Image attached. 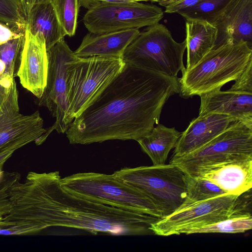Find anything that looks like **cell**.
<instances>
[{
	"label": "cell",
	"mask_w": 252,
	"mask_h": 252,
	"mask_svg": "<svg viewBox=\"0 0 252 252\" xmlns=\"http://www.w3.org/2000/svg\"><path fill=\"white\" fill-rule=\"evenodd\" d=\"M202 0H173L166 3H159L165 7L166 13H178L186 11L197 5Z\"/></svg>",
	"instance_id": "29"
},
{
	"label": "cell",
	"mask_w": 252,
	"mask_h": 252,
	"mask_svg": "<svg viewBox=\"0 0 252 252\" xmlns=\"http://www.w3.org/2000/svg\"><path fill=\"white\" fill-rule=\"evenodd\" d=\"M173 0H155L154 2H158L159 3H166L171 1Z\"/></svg>",
	"instance_id": "35"
},
{
	"label": "cell",
	"mask_w": 252,
	"mask_h": 252,
	"mask_svg": "<svg viewBox=\"0 0 252 252\" xmlns=\"http://www.w3.org/2000/svg\"><path fill=\"white\" fill-rule=\"evenodd\" d=\"M252 228V214L232 216L216 222L196 228L184 230L181 234L239 233Z\"/></svg>",
	"instance_id": "22"
},
{
	"label": "cell",
	"mask_w": 252,
	"mask_h": 252,
	"mask_svg": "<svg viewBox=\"0 0 252 252\" xmlns=\"http://www.w3.org/2000/svg\"><path fill=\"white\" fill-rule=\"evenodd\" d=\"M130 2H138L141 1H151L154 2L155 0H127Z\"/></svg>",
	"instance_id": "36"
},
{
	"label": "cell",
	"mask_w": 252,
	"mask_h": 252,
	"mask_svg": "<svg viewBox=\"0 0 252 252\" xmlns=\"http://www.w3.org/2000/svg\"><path fill=\"white\" fill-rule=\"evenodd\" d=\"M178 78L126 64L65 132L71 144L111 140L137 141L158 124L168 98L179 93Z\"/></svg>",
	"instance_id": "1"
},
{
	"label": "cell",
	"mask_w": 252,
	"mask_h": 252,
	"mask_svg": "<svg viewBox=\"0 0 252 252\" xmlns=\"http://www.w3.org/2000/svg\"><path fill=\"white\" fill-rule=\"evenodd\" d=\"M237 122L230 116L219 113L199 114L190 122L179 138L172 157H181L202 147Z\"/></svg>",
	"instance_id": "13"
},
{
	"label": "cell",
	"mask_w": 252,
	"mask_h": 252,
	"mask_svg": "<svg viewBox=\"0 0 252 252\" xmlns=\"http://www.w3.org/2000/svg\"><path fill=\"white\" fill-rule=\"evenodd\" d=\"M27 12L23 0H0V23L16 32H25Z\"/></svg>",
	"instance_id": "24"
},
{
	"label": "cell",
	"mask_w": 252,
	"mask_h": 252,
	"mask_svg": "<svg viewBox=\"0 0 252 252\" xmlns=\"http://www.w3.org/2000/svg\"><path fill=\"white\" fill-rule=\"evenodd\" d=\"M52 3L66 35L73 36L77 26L78 0H52Z\"/></svg>",
	"instance_id": "26"
},
{
	"label": "cell",
	"mask_w": 252,
	"mask_h": 252,
	"mask_svg": "<svg viewBox=\"0 0 252 252\" xmlns=\"http://www.w3.org/2000/svg\"><path fill=\"white\" fill-rule=\"evenodd\" d=\"M224 194L227 193L210 181L199 176L187 175L186 199L178 209Z\"/></svg>",
	"instance_id": "23"
},
{
	"label": "cell",
	"mask_w": 252,
	"mask_h": 252,
	"mask_svg": "<svg viewBox=\"0 0 252 252\" xmlns=\"http://www.w3.org/2000/svg\"><path fill=\"white\" fill-rule=\"evenodd\" d=\"M20 179L21 175L17 172L2 171L0 175V220L10 211L9 191Z\"/></svg>",
	"instance_id": "27"
},
{
	"label": "cell",
	"mask_w": 252,
	"mask_h": 252,
	"mask_svg": "<svg viewBox=\"0 0 252 252\" xmlns=\"http://www.w3.org/2000/svg\"><path fill=\"white\" fill-rule=\"evenodd\" d=\"M25 33L0 45V87L10 89L17 76Z\"/></svg>",
	"instance_id": "21"
},
{
	"label": "cell",
	"mask_w": 252,
	"mask_h": 252,
	"mask_svg": "<svg viewBox=\"0 0 252 252\" xmlns=\"http://www.w3.org/2000/svg\"><path fill=\"white\" fill-rule=\"evenodd\" d=\"M233 0H202L197 5L179 14L186 19H198L210 23L222 13Z\"/></svg>",
	"instance_id": "25"
},
{
	"label": "cell",
	"mask_w": 252,
	"mask_h": 252,
	"mask_svg": "<svg viewBox=\"0 0 252 252\" xmlns=\"http://www.w3.org/2000/svg\"><path fill=\"white\" fill-rule=\"evenodd\" d=\"M139 29L94 33L89 32L74 52L78 57H121L127 46L139 35Z\"/></svg>",
	"instance_id": "16"
},
{
	"label": "cell",
	"mask_w": 252,
	"mask_h": 252,
	"mask_svg": "<svg viewBox=\"0 0 252 252\" xmlns=\"http://www.w3.org/2000/svg\"><path fill=\"white\" fill-rule=\"evenodd\" d=\"M197 176L207 179L226 193L240 195L252 188V158L219 165Z\"/></svg>",
	"instance_id": "17"
},
{
	"label": "cell",
	"mask_w": 252,
	"mask_h": 252,
	"mask_svg": "<svg viewBox=\"0 0 252 252\" xmlns=\"http://www.w3.org/2000/svg\"><path fill=\"white\" fill-rule=\"evenodd\" d=\"M187 62L186 69L197 63L215 46L217 29L207 21L186 19Z\"/></svg>",
	"instance_id": "18"
},
{
	"label": "cell",
	"mask_w": 252,
	"mask_h": 252,
	"mask_svg": "<svg viewBox=\"0 0 252 252\" xmlns=\"http://www.w3.org/2000/svg\"><path fill=\"white\" fill-rule=\"evenodd\" d=\"M25 32H16L7 25L0 23V45L20 36Z\"/></svg>",
	"instance_id": "30"
},
{
	"label": "cell",
	"mask_w": 252,
	"mask_h": 252,
	"mask_svg": "<svg viewBox=\"0 0 252 252\" xmlns=\"http://www.w3.org/2000/svg\"><path fill=\"white\" fill-rule=\"evenodd\" d=\"M181 134L174 127L158 124L150 133L137 141L153 165H162L165 164L169 152L175 148Z\"/></svg>",
	"instance_id": "20"
},
{
	"label": "cell",
	"mask_w": 252,
	"mask_h": 252,
	"mask_svg": "<svg viewBox=\"0 0 252 252\" xmlns=\"http://www.w3.org/2000/svg\"><path fill=\"white\" fill-rule=\"evenodd\" d=\"M113 174L146 193L162 218L177 210L186 199L187 174L174 165L125 167Z\"/></svg>",
	"instance_id": "4"
},
{
	"label": "cell",
	"mask_w": 252,
	"mask_h": 252,
	"mask_svg": "<svg viewBox=\"0 0 252 252\" xmlns=\"http://www.w3.org/2000/svg\"><path fill=\"white\" fill-rule=\"evenodd\" d=\"M24 2L25 3L27 12V15L29 12L31 10L32 8L35 5L48 2V1H51L52 0H23Z\"/></svg>",
	"instance_id": "32"
},
{
	"label": "cell",
	"mask_w": 252,
	"mask_h": 252,
	"mask_svg": "<svg viewBox=\"0 0 252 252\" xmlns=\"http://www.w3.org/2000/svg\"><path fill=\"white\" fill-rule=\"evenodd\" d=\"M14 152L9 151L0 155V169H1L5 162L12 156Z\"/></svg>",
	"instance_id": "33"
},
{
	"label": "cell",
	"mask_w": 252,
	"mask_h": 252,
	"mask_svg": "<svg viewBox=\"0 0 252 252\" xmlns=\"http://www.w3.org/2000/svg\"><path fill=\"white\" fill-rule=\"evenodd\" d=\"M252 61V48L241 41L227 40L214 48L178 78L180 96L187 98L220 89L235 81Z\"/></svg>",
	"instance_id": "2"
},
{
	"label": "cell",
	"mask_w": 252,
	"mask_h": 252,
	"mask_svg": "<svg viewBox=\"0 0 252 252\" xmlns=\"http://www.w3.org/2000/svg\"><path fill=\"white\" fill-rule=\"evenodd\" d=\"M239 195L224 194L176 210L151 224L153 234L180 235L186 229L209 225L232 216L246 214L237 206Z\"/></svg>",
	"instance_id": "8"
},
{
	"label": "cell",
	"mask_w": 252,
	"mask_h": 252,
	"mask_svg": "<svg viewBox=\"0 0 252 252\" xmlns=\"http://www.w3.org/2000/svg\"><path fill=\"white\" fill-rule=\"evenodd\" d=\"M163 17L162 10L156 5L128 1L93 8L83 20L89 32L103 33L151 26L158 23Z\"/></svg>",
	"instance_id": "9"
},
{
	"label": "cell",
	"mask_w": 252,
	"mask_h": 252,
	"mask_svg": "<svg viewBox=\"0 0 252 252\" xmlns=\"http://www.w3.org/2000/svg\"><path fill=\"white\" fill-rule=\"evenodd\" d=\"M47 50L44 37L26 30L25 41L17 76L22 86L40 98L45 89L48 73Z\"/></svg>",
	"instance_id": "12"
},
{
	"label": "cell",
	"mask_w": 252,
	"mask_h": 252,
	"mask_svg": "<svg viewBox=\"0 0 252 252\" xmlns=\"http://www.w3.org/2000/svg\"><path fill=\"white\" fill-rule=\"evenodd\" d=\"M26 29L33 35L43 36L47 50L66 35L52 1L37 4L32 8L27 15Z\"/></svg>",
	"instance_id": "19"
},
{
	"label": "cell",
	"mask_w": 252,
	"mask_h": 252,
	"mask_svg": "<svg viewBox=\"0 0 252 252\" xmlns=\"http://www.w3.org/2000/svg\"><path fill=\"white\" fill-rule=\"evenodd\" d=\"M228 90L252 94V61L249 62Z\"/></svg>",
	"instance_id": "28"
},
{
	"label": "cell",
	"mask_w": 252,
	"mask_h": 252,
	"mask_svg": "<svg viewBox=\"0 0 252 252\" xmlns=\"http://www.w3.org/2000/svg\"><path fill=\"white\" fill-rule=\"evenodd\" d=\"M128 1L127 0H78L80 6H82L88 10L108 3Z\"/></svg>",
	"instance_id": "31"
},
{
	"label": "cell",
	"mask_w": 252,
	"mask_h": 252,
	"mask_svg": "<svg viewBox=\"0 0 252 252\" xmlns=\"http://www.w3.org/2000/svg\"><path fill=\"white\" fill-rule=\"evenodd\" d=\"M10 89L0 87V106L7 97Z\"/></svg>",
	"instance_id": "34"
},
{
	"label": "cell",
	"mask_w": 252,
	"mask_h": 252,
	"mask_svg": "<svg viewBox=\"0 0 252 252\" xmlns=\"http://www.w3.org/2000/svg\"><path fill=\"white\" fill-rule=\"evenodd\" d=\"M185 39L176 41L163 25L156 24L140 32L126 48L122 59L126 64L177 77L185 68Z\"/></svg>",
	"instance_id": "5"
},
{
	"label": "cell",
	"mask_w": 252,
	"mask_h": 252,
	"mask_svg": "<svg viewBox=\"0 0 252 252\" xmlns=\"http://www.w3.org/2000/svg\"><path fill=\"white\" fill-rule=\"evenodd\" d=\"M61 182L63 186L76 192L103 200L123 209L162 218L146 193L113 174L78 173L61 178Z\"/></svg>",
	"instance_id": "7"
},
{
	"label": "cell",
	"mask_w": 252,
	"mask_h": 252,
	"mask_svg": "<svg viewBox=\"0 0 252 252\" xmlns=\"http://www.w3.org/2000/svg\"><path fill=\"white\" fill-rule=\"evenodd\" d=\"M210 24L217 29L214 48L231 39L252 48V0H234Z\"/></svg>",
	"instance_id": "14"
},
{
	"label": "cell",
	"mask_w": 252,
	"mask_h": 252,
	"mask_svg": "<svg viewBox=\"0 0 252 252\" xmlns=\"http://www.w3.org/2000/svg\"><path fill=\"white\" fill-rule=\"evenodd\" d=\"M199 114L214 113L233 118L252 128V94L215 90L200 96Z\"/></svg>",
	"instance_id": "15"
},
{
	"label": "cell",
	"mask_w": 252,
	"mask_h": 252,
	"mask_svg": "<svg viewBox=\"0 0 252 252\" xmlns=\"http://www.w3.org/2000/svg\"><path fill=\"white\" fill-rule=\"evenodd\" d=\"M18 91L15 81L0 106V155L18 149L34 141L40 145L44 141L47 130L38 111L24 115L19 113Z\"/></svg>",
	"instance_id": "11"
},
{
	"label": "cell",
	"mask_w": 252,
	"mask_h": 252,
	"mask_svg": "<svg viewBox=\"0 0 252 252\" xmlns=\"http://www.w3.org/2000/svg\"><path fill=\"white\" fill-rule=\"evenodd\" d=\"M126 63L121 57H77L68 63L66 86L71 122L89 106L121 72Z\"/></svg>",
	"instance_id": "3"
},
{
	"label": "cell",
	"mask_w": 252,
	"mask_h": 252,
	"mask_svg": "<svg viewBox=\"0 0 252 252\" xmlns=\"http://www.w3.org/2000/svg\"><path fill=\"white\" fill-rule=\"evenodd\" d=\"M48 67L46 84L38 104L45 106L55 118L53 126L44 135L47 138L53 130L64 133L71 123L68 113L66 69L69 62L77 56L63 38L47 50Z\"/></svg>",
	"instance_id": "10"
},
{
	"label": "cell",
	"mask_w": 252,
	"mask_h": 252,
	"mask_svg": "<svg viewBox=\"0 0 252 252\" xmlns=\"http://www.w3.org/2000/svg\"><path fill=\"white\" fill-rule=\"evenodd\" d=\"M249 158H252V128L238 121L199 149L172 157L170 164L188 175L197 176L219 165Z\"/></svg>",
	"instance_id": "6"
}]
</instances>
